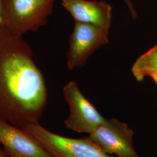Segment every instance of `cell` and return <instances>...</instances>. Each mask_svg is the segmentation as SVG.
Returning <instances> with one entry per match:
<instances>
[{
    "mask_svg": "<svg viewBox=\"0 0 157 157\" xmlns=\"http://www.w3.org/2000/svg\"><path fill=\"white\" fill-rule=\"evenodd\" d=\"M47 101L45 81L30 47L0 25V119L20 128L39 123Z\"/></svg>",
    "mask_w": 157,
    "mask_h": 157,
    "instance_id": "6da1fadb",
    "label": "cell"
},
{
    "mask_svg": "<svg viewBox=\"0 0 157 157\" xmlns=\"http://www.w3.org/2000/svg\"><path fill=\"white\" fill-rule=\"evenodd\" d=\"M56 0H1L2 25L17 36L47 25Z\"/></svg>",
    "mask_w": 157,
    "mask_h": 157,
    "instance_id": "7a4b0ae2",
    "label": "cell"
},
{
    "mask_svg": "<svg viewBox=\"0 0 157 157\" xmlns=\"http://www.w3.org/2000/svg\"><path fill=\"white\" fill-rule=\"evenodd\" d=\"M22 128L52 157H113L106 154L89 136L69 138L51 132L39 123Z\"/></svg>",
    "mask_w": 157,
    "mask_h": 157,
    "instance_id": "3957f363",
    "label": "cell"
},
{
    "mask_svg": "<svg viewBox=\"0 0 157 157\" xmlns=\"http://www.w3.org/2000/svg\"><path fill=\"white\" fill-rule=\"evenodd\" d=\"M63 93L69 109V115L64 121L67 128L90 135L105 123L107 119L84 97L75 82L67 83L63 89Z\"/></svg>",
    "mask_w": 157,
    "mask_h": 157,
    "instance_id": "277c9868",
    "label": "cell"
},
{
    "mask_svg": "<svg viewBox=\"0 0 157 157\" xmlns=\"http://www.w3.org/2000/svg\"><path fill=\"white\" fill-rule=\"evenodd\" d=\"M109 31V29L75 22L67 54V68L83 67L91 54L108 43Z\"/></svg>",
    "mask_w": 157,
    "mask_h": 157,
    "instance_id": "5b68a950",
    "label": "cell"
},
{
    "mask_svg": "<svg viewBox=\"0 0 157 157\" xmlns=\"http://www.w3.org/2000/svg\"><path fill=\"white\" fill-rule=\"evenodd\" d=\"M133 131L115 118L107 119L89 135L107 154L117 157H139L133 146Z\"/></svg>",
    "mask_w": 157,
    "mask_h": 157,
    "instance_id": "8992f818",
    "label": "cell"
},
{
    "mask_svg": "<svg viewBox=\"0 0 157 157\" xmlns=\"http://www.w3.org/2000/svg\"><path fill=\"white\" fill-rule=\"evenodd\" d=\"M0 144L9 157H52L22 128L2 119Z\"/></svg>",
    "mask_w": 157,
    "mask_h": 157,
    "instance_id": "52a82bcc",
    "label": "cell"
},
{
    "mask_svg": "<svg viewBox=\"0 0 157 157\" xmlns=\"http://www.w3.org/2000/svg\"><path fill=\"white\" fill-rule=\"evenodd\" d=\"M61 4L73 17L75 22L110 28L112 7L105 1L61 0Z\"/></svg>",
    "mask_w": 157,
    "mask_h": 157,
    "instance_id": "ba28073f",
    "label": "cell"
},
{
    "mask_svg": "<svg viewBox=\"0 0 157 157\" xmlns=\"http://www.w3.org/2000/svg\"><path fill=\"white\" fill-rule=\"evenodd\" d=\"M132 72L139 82L146 76L157 75V44L139 57L132 67Z\"/></svg>",
    "mask_w": 157,
    "mask_h": 157,
    "instance_id": "9c48e42d",
    "label": "cell"
},
{
    "mask_svg": "<svg viewBox=\"0 0 157 157\" xmlns=\"http://www.w3.org/2000/svg\"><path fill=\"white\" fill-rule=\"evenodd\" d=\"M124 1L125 4H126L127 6L128 7V8H129L132 17L134 19H136L137 17V12L136 11V10H135L134 6L132 3V0H124Z\"/></svg>",
    "mask_w": 157,
    "mask_h": 157,
    "instance_id": "30bf717a",
    "label": "cell"
},
{
    "mask_svg": "<svg viewBox=\"0 0 157 157\" xmlns=\"http://www.w3.org/2000/svg\"><path fill=\"white\" fill-rule=\"evenodd\" d=\"M0 157H9L4 150L0 149Z\"/></svg>",
    "mask_w": 157,
    "mask_h": 157,
    "instance_id": "8fae6325",
    "label": "cell"
},
{
    "mask_svg": "<svg viewBox=\"0 0 157 157\" xmlns=\"http://www.w3.org/2000/svg\"><path fill=\"white\" fill-rule=\"evenodd\" d=\"M152 78H153V80H154V81L155 82V83L157 84V75H155V76H152Z\"/></svg>",
    "mask_w": 157,
    "mask_h": 157,
    "instance_id": "7c38bea8",
    "label": "cell"
},
{
    "mask_svg": "<svg viewBox=\"0 0 157 157\" xmlns=\"http://www.w3.org/2000/svg\"><path fill=\"white\" fill-rule=\"evenodd\" d=\"M1 0H0V25L2 24V21L1 17Z\"/></svg>",
    "mask_w": 157,
    "mask_h": 157,
    "instance_id": "4fadbf2b",
    "label": "cell"
}]
</instances>
